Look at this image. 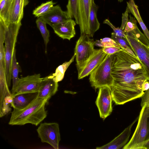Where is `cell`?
<instances>
[{"mask_svg":"<svg viewBox=\"0 0 149 149\" xmlns=\"http://www.w3.org/2000/svg\"><path fill=\"white\" fill-rule=\"evenodd\" d=\"M111 70L112 95L116 104H123L143 95V86L148 79L137 57L122 49L113 54Z\"/></svg>","mask_w":149,"mask_h":149,"instance_id":"obj_1","label":"cell"},{"mask_svg":"<svg viewBox=\"0 0 149 149\" xmlns=\"http://www.w3.org/2000/svg\"><path fill=\"white\" fill-rule=\"evenodd\" d=\"M48 102L46 99L38 97L24 109H13L8 124L23 125L30 123L38 125L47 116V111L45 106Z\"/></svg>","mask_w":149,"mask_h":149,"instance_id":"obj_2","label":"cell"},{"mask_svg":"<svg viewBox=\"0 0 149 149\" xmlns=\"http://www.w3.org/2000/svg\"><path fill=\"white\" fill-rule=\"evenodd\" d=\"M137 125L130 140L122 148L143 149L149 141V101L141 103Z\"/></svg>","mask_w":149,"mask_h":149,"instance_id":"obj_3","label":"cell"},{"mask_svg":"<svg viewBox=\"0 0 149 149\" xmlns=\"http://www.w3.org/2000/svg\"><path fill=\"white\" fill-rule=\"evenodd\" d=\"M5 24V70L6 81L9 87L12 79L11 67L13 56L19 30L22 24L21 22L17 23H10L8 25Z\"/></svg>","mask_w":149,"mask_h":149,"instance_id":"obj_4","label":"cell"},{"mask_svg":"<svg viewBox=\"0 0 149 149\" xmlns=\"http://www.w3.org/2000/svg\"><path fill=\"white\" fill-rule=\"evenodd\" d=\"M113 54H107L104 58L90 74L89 81L95 89L107 86L111 89L113 84L111 74V61Z\"/></svg>","mask_w":149,"mask_h":149,"instance_id":"obj_5","label":"cell"},{"mask_svg":"<svg viewBox=\"0 0 149 149\" xmlns=\"http://www.w3.org/2000/svg\"><path fill=\"white\" fill-rule=\"evenodd\" d=\"M87 35L81 34L76 42L74 49L76 67L86 61L94 53L95 41Z\"/></svg>","mask_w":149,"mask_h":149,"instance_id":"obj_6","label":"cell"},{"mask_svg":"<svg viewBox=\"0 0 149 149\" xmlns=\"http://www.w3.org/2000/svg\"><path fill=\"white\" fill-rule=\"evenodd\" d=\"M37 131L42 143L49 144L55 149H58L61 136L58 123H42L37 129Z\"/></svg>","mask_w":149,"mask_h":149,"instance_id":"obj_7","label":"cell"},{"mask_svg":"<svg viewBox=\"0 0 149 149\" xmlns=\"http://www.w3.org/2000/svg\"><path fill=\"white\" fill-rule=\"evenodd\" d=\"M125 33L127 42L143 65L149 80V47L141 42L132 32Z\"/></svg>","mask_w":149,"mask_h":149,"instance_id":"obj_8","label":"cell"},{"mask_svg":"<svg viewBox=\"0 0 149 149\" xmlns=\"http://www.w3.org/2000/svg\"><path fill=\"white\" fill-rule=\"evenodd\" d=\"M42 79L40 74L21 77L12 89V95L38 92Z\"/></svg>","mask_w":149,"mask_h":149,"instance_id":"obj_9","label":"cell"},{"mask_svg":"<svg viewBox=\"0 0 149 149\" xmlns=\"http://www.w3.org/2000/svg\"><path fill=\"white\" fill-rule=\"evenodd\" d=\"M113 100L111 89L107 86L99 88L95 104L98 109L100 117L104 119L111 113Z\"/></svg>","mask_w":149,"mask_h":149,"instance_id":"obj_10","label":"cell"},{"mask_svg":"<svg viewBox=\"0 0 149 149\" xmlns=\"http://www.w3.org/2000/svg\"><path fill=\"white\" fill-rule=\"evenodd\" d=\"M107 54L102 48L95 49L93 54L86 61L79 66L77 67L78 79H82L90 75L101 62Z\"/></svg>","mask_w":149,"mask_h":149,"instance_id":"obj_11","label":"cell"},{"mask_svg":"<svg viewBox=\"0 0 149 149\" xmlns=\"http://www.w3.org/2000/svg\"><path fill=\"white\" fill-rule=\"evenodd\" d=\"M93 0H77V11L80 35L89 36V17Z\"/></svg>","mask_w":149,"mask_h":149,"instance_id":"obj_12","label":"cell"},{"mask_svg":"<svg viewBox=\"0 0 149 149\" xmlns=\"http://www.w3.org/2000/svg\"><path fill=\"white\" fill-rule=\"evenodd\" d=\"M52 74L43 78L39 91L38 97L47 99L48 101L58 90V82L55 81Z\"/></svg>","mask_w":149,"mask_h":149,"instance_id":"obj_13","label":"cell"},{"mask_svg":"<svg viewBox=\"0 0 149 149\" xmlns=\"http://www.w3.org/2000/svg\"><path fill=\"white\" fill-rule=\"evenodd\" d=\"M40 17L51 27L70 19L67 11H63L58 5L54 6L49 12Z\"/></svg>","mask_w":149,"mask_h":149,"instance_id":"obj_14","label":"cell"},{"mask_svg":"<svg viewBox=\"0 0 149 149\" xmlns=\"http://www.w3.org/2000/svg\"><path fill=\"white\" fill-rule=\"evenodd\" d=\"M139 117L118 136L107 144L100 147L97 149H119L123 148L128 142L131 133V129L134 124L138 119Z\"/></svg>","mask_w":149,"mask_h":149,"instance_id":"obj_15","label":"cell"},{"mask_svg":"<svg viewBox=\"0 0 149 149\" xmlns=\"http://www.w3.org/2000/svg\"><path fill=\"white\" fill-rule=\"evenodd\" d=\"M76 24L75 21L70 19L64 22L53 25L52 27L54 33L59 37L63 40H70L76 34L74 27Z\"/></svg>","mask_w":149,"mask_h":149,"instance_id":"obj_16","label":"cell"},{"mask_svg":"<svg viewBox=\"0 0 149 149\" xmlns=\"http://www.w3.org/2000/svg\"><path fill=\"white\" fill-rule=\"evenodd\" d=\"M38 92L21 93L13 96L10 105L13 109H22L25 108L37 97Z\"/></svg>","mask_w":149,"mask_h":149,"instance_id":"obj_17","label":"cell"},{"mask_svg":"<svg viewBox=\"0 0 149 149\" xmlns=\"http://www.w3.org/2000/svg\"><path fill=\"white\" fill-rule=\"evenodd\" d=\"M25 0H14L10 14L9 23L21 22L23 16V9Z\"/></svg>","mask_w":149,"mask_h":149,"instance_id":"obj_18","label":"cell"},{"mask_svg":"<svg viewBox=\"0 0 149 149\" xmlns=\"http://www.w3.org/2000/svg\"><path fill=\"white\" fill-rule=\"evenodd\" d=\"M98 6L93 0L89 17V36L93 37L100 28V24L97 19V12Z\"/></svg>","mask_w":149,"mask_h":149,"instance_id":"obj_19","label":"cell"},{"mask_svg":"<svg viewBox=\"0 0 149 149\" xmlns=\"http://www.w3.org/2000/svg\"><path fill=\"white\" fill-rule=\"evenodd\" d=\"M14 0H0V17L8 25L10 23V14Z\"/></svg>","mask_w":149,"mask_h":149,"instance_id":"obj_20","label":"cell"},{"mask_svg":"<svg viewBox=\"0 0 149 149\" xmlns=\"http://www.w3.org/2000/svg\"><path fill=\"white\" fill-rule=\"evenodd\" d=\"M6 77L5 70L2 67L0 68V105L3 104L5 97L12 95L9 89Z\"/></svg>","mask_w":149,"mask_h":149,"instance_id":"obj_21","label":"cell"},{"mask_svg":"<svg viewBox=\"0 0 149 149\" xmlns=\"http://www.w3.org/2000/svg\"><path fill=\"white\" fill-rule=\"evenodd\" d=\"M75 55L74 54L70 59L68 61H66L59 65L56 68L54 73L52 74L54 80L57 82L62 80L64 78L65 73L71 63L73 62Z\"/></svg>","mask_w":149,"mask_h":149,"instance_id":"obj_22","label":"cell"},{"mask_svg":"<svg viewBox=\"0 0 149 149\" xmlns=\"http://www.w3.org/2000/svg\"><path fill=\"white\" fill-rule=\"evenodd\" d=\"M16 53V50L15 49L13 53L11 67V76L13 82L12 88H14L17 84L19 79L18 78V74L19 72H21L20 67L17 61Z\"/></svg>","mask_w":149,"mask_h":149,"instance_id":"obj_23","label":"cell"},{"mask_svg":"<svg viewBox=\"0 0 149 149\" xmlns=\"http://www.w3.org/2000/svg\"><path fill=\"white\" fill-rule=\"evenodd\" d=\"M36 23L37 27L40 30L43 37L45 47V53H46L47 47L49 41V32L46 27V23L40 17L37 19Z\"/></svg>","mask_w":149,"mask_h":149,"instance_id":"obj_24","label":"cell"},{"mask_svg":"<svg viewBox=\"0 0 149 149\" xmlns=\"http://www.w3.org/2000/svg\"><path fill=\"white\" fill-rule=\"evenodd\" d=\"M56 3L52 1L42 3L33 10V14L36 17H39L49 12Z\"/></svg>","mask_w":149,"mask_h":149,"instance_id":"obj_25","label":"cell"},{"mask_svg":"<svg viewBox=\"0 0 149 149\" xmlns=\"http://www.w3.org/2000/svg\"><path fill=\"white\" fill-rule=\"evenodd\" d=\"M67 12L70 19L74 18L77 24H78L77 11V0H68L66 6Z\"/></svg>","mask_w":149,"mask_h":149,"instance_id":"obj_26","label":"cell"},{"mask_svg":"<svg viewBox=\"0 0 149 149\" xmlns=\"http://www.w3.org/2000/svg\"><path fill=\"white\" fill-rule=\"evenodd\" d=\"M111 38L118 43L123 50L130 54L133 56L137 57L130 45L124 38L117 36L113 32L111 34Z\"/></svg>","mask_w":149,"mask_h":149,"instance_id":"obj_27","label":"cell"},{"mask_svg":"<svg viewBox=\"0 0 149 149\" xmlns=\"http://www.w3.org/2000/svg\"><path fill=\"white\" fill-rule=\"evenodd\" d=\"M95 45L102 47H116L122 49L120 45L114 40L107 37L96 40L95 41Z\"/></svg>","mask_w":149,"mask_h":149,"instance_id":"obj_28","label":"cell"},{"mask_svg":"<svg viewBox=\"0 0 149 149\" xmlns=\"http://www.w3.org/2000/svg\"><path fill=\"white\" fill-rule=\"evenodd\" d=\"M131 13L137 20L145 35L149 41V31L141 18L138 8L133 10L131 12Z\"/></svg>","mask_w":149,"mask_h":149,"instance_id":"obj_29","label":"cell"},{"mask_svg":"<svg viewBox=\"0 0 149 149\" xmlns=\"http://www.w3.org/2000/svg\"><path fill=\"white\" fill-rule=\"evenodd\" d=\"M104 24H106L109 25L113 30V32L117 36L124 38L126 41V35L125 32L120 28L116 27L110 21L107 19H105L103 22Z\"/></svg>","mask_w":149,"mask_h":149,"instance_id":"obj_30","label":"cell"},{"mask_svg":"<svg viewBox=\"0 0 149 149\" xmlns=\"http://www.w3.org/2000/svg\"><path fill=\"white\" fill-rule=\"evenodd\" d=\"M137 21L135 17L129 15V19L127 22L124 31L125 32L133 31L137 27Z\"/></svg>","mask_w":149,"mask_h":149,"instance_id":"obj_31","label":"cell"},{"mask_svg":"<svg viewBox=\"0 0 149 149\" xmlns=\"http://www.w3.org/2000/svg\"><path fill=\"white\" fill-rule=\"evenodd\" d=\"M132 32L136 38L143 44L149 47V41L145 35L143 34L139 29L137 26Z\"/></svg>","mask_w":149,"mask_h":149,"instance_id":"obj_32","label":"cell"},{"mask_svg":"<svg viewBox=\"0 0 149 149\" xmlns=\"http://www.w3.org/2000/svg\"><path fill=\"white\" fill-rule=\"evenodd\" d=\"M103 51L107 54L111 55L122 50V49L116 47H103Z\"/></svg>","mask_w":149,"mask_h":149,"instance_id":"obj_33","label":"cell"},{"mask_svg":"<svg viewBox=\"0 0 149 149\" xmlns=\"http://www.w3.org/2000/svg\"><path fill=\"white\" fill-rule=\"evenodd\" d=\"M128 13V11L126 9L125 12L122 14V23L120 28L123 30L124 29L125 25L129 20Z\"/></svg>","mask_w":149,"mask_h":149,"instance_id":"obj_34","label":"cell"},{"mask_svg":"<svg viewBox=\"0 0 149 149\" xmlns=\"http://www.w3.org/2000/svg\"><path fill=\"white\" fill-rule=\"evenodd\" d=\"M13 96L12 94L11 95H7L5 98L3 102L2 105H0L1 106L3 104H10L13 101Z\"/></svg>","mask_w":149,"mask_h":149,"instance_id":"obj_35","label":"cell"},{"mask_svg":"<svg viewBox=\"0 0 149 149\" xmlns=\"http://www.w3.org/2000/svg\"><path fill=\"white\" fill-rule=\"evenodd\" d=\"M143 149H149V141L144 146Z\"/></svg>","mask_w":149,"mask_h":149,"instance_id":"obj_36","label":"cell"},{"mask_svg":"<svg viewBox=\"0 0 149 149\" xmlns=\"http://www.w3.org/2000/svg\"><path fill=\"white\" fill-rule=\"evenodd\" d=\"M118 1L120 2H122L124 0H118Z\"/></svg>","mask_w":149,"mask_h":149,"instance_id":"obj_37","label":"cell"}]
</instances>
